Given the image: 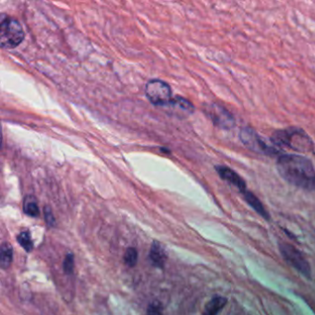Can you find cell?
<instances>
[{
	"mask_svg": "<svg viewBox=\"0 0 315 315\" xmlns=\"http://www.w3.org/2000/svg\"><path fill=\"white\" fill-rule=\"evenodd\" d=\"M277 170L281 177L298 188L315 190V170L310 159L297 155H283L277 160Z\"/></svg>",
	"mask_w": 315,
	"mask_h": 315,
	"instance_id": "6da1fadb",
	"label": "cell"
},
{
	"mask_svg": "<svg viewBox=\"0 0 315 315\" xmlns=\"http://www.w3.org/2000/svg\"><path fill=\"white\" fill-rule=\"evenodd\" d=\"M272 141L279 148H288L298 153H310L315 149V144L303 130L290 127L273 133Z\"/></svg>",
	"mask_w": 315,
	"mask_h": 315,
	"instance_id": "7a4b0ae2",
	"label": "cell"
},
{
	"mask_svg": "<svg viewBox=\"0 0 315 315\" xmlns=\"http://www.w3.org/2000/svg\"><path fill=\"white\" fill-rule=\"evenodd\" d=\"M24 33L17 20L2 16L0 23V44L6 49L17 47L23 41Z\"/></svg>",
	"mask_w": 315,
	"mask_h": 315,
	"instance_id": "3957f363",
	"label": "cell"
},
{
	"mask_svg": "<svg viewBox=\"0 0 315 315\" xmlns=\"http://www.w3.org/2000/svg\"><path fill=\"white\" fill-rule=\"evenodd\" d=\"M239 138L248 149L252 150L253 152L257 154L268 157L279 156L280 154L279 150L270 146L253 128L245 127L241 129L239 133Z\"/></svg>",
	"mask_w": 315,
	"mask_h": 315,
	"instance_id": "277c9868",
	"label": "cell"
},
{
	"mask_svg": "<svg viewBox=\"0 0 315 315\" xmlns=\"http://www.w3.org/2000/svg\"><path fill=\"white\" fill-rule=\"evenodd\" d=\"M145 95L152 104L158 106H169L173 100L171 88L160 79L148 81L145 86Z\"/></svg>",
	"mask_w": 315,
	"mask_h": 315,
	"instance_id": "5b68a950",
	"label": "cell"
},
{
	"mask_svg": "<svg viewBox=\"0 0 315 315\" xmlns=\"http://www.w3.org/2000/svg\"><path fill=\"white\" fill-rule=\"evenodd\" d=\"M279 250L283 258L288 263L293 266L297 271L302 274L307 278H311L312 276V269L308 263L305 257L302 254L296 249L295 247L286 242H282L279 244Z\"/></svg>",
	"mask_w": 315,
	"mask_h": 315,
	"instance_id": "8992f818",
	"label": "cell"
},
{
	"mask_svg": "<svg viewBox=\"0 0 315 315\" xmlns=\"http://www.w3.org/2000/svg\"><path fill=\"white\" fill-rule=\"evenodd\" d=\"M204 112L217 127L223 130H231L235 127L236 120L228 110L218 104L205 105Z\"/></svg>",
	"mask_w": 315,
	"mask_h": 315,
	"instance_id": "52a82bcc",
	"label": "cell"
},
{
	"mask_svg": "<svg viewBox=\"0 0 315 315\" xmlns=\"http://www.w3.org/2000/svg\"><path fill=\"white\" fill-rule=\"evenodd\" d=\"M216 170L223 180L235 186L240 191V193L246 191L245 180L233 169L227 166H217Z\"/></svg>",
	"mask_w": 315,
	"mask_h": 315,
	"instance_id": "ba28073f",
	"label": "cell"
},
{
	"mask_svg": "<svg viewBox=\"0 0 315 315\" xmlns=\"http://www.w3.org/2000/svg\"><path fill=\"white\" fill-rule=\"evenodd\" d=\"M150 259L158 267H163L166 263L167 259L166 249L158 240H155L151 246Z\"/></svg>",
	"mask_w": 315,
	"mask_h": 315,
	"instance_id": "9c48e42d",
	"label": "cell"
},
{
	"mask_svg": "<svg viewBox=\"0 0 315 315\" xmlns=\"http://www.w3.org/2000/svg\"><path fill=\"white\" fill-rule=\"evenodd\" d=\"M242 194H243V197L245 199V201L248 202V204L254 209L258 215H260L263 218L270 219V215L269 213L267 212V210L264 208V206L263 205V203L261 202V201L259 200V198L254 195V193L250 191H244L242 192Z\"/></svg>",
	"mask_w": 315,
	"mask_h": 315,
	"instance_id": "30bf717a",
	"label": "cell"
},
{
	"mask_svg": "<svg viewBox=\"0 0 315 315\" xmlns=\"http://www.w3.org/2000/svg\"><path fill=\"white\" fill-rule=\"evenodd\" d=\"M228 298L221 296H217L212 298L210 301L205 305L202 312V315H218L219 313L226 306Z\"/></svg>",
	"mask_w": 315,
	"mask_h": 315,
	"instance_id": "8fae6325",
	"label": "cell"
},
{
	"mask_svg": "<svg viewBox=\"0 0 315 315\" xmlns=\"http://www.w3.org/2000/svg\"><path fill=\"white\" fill-rule=\"evenodd\" d=\"M170 105L174 107V110L177 115H181L185 117L193 113V110H194L193 104L182 97H176L175 99L172 100Z\"/></svg>",
	"mask_w": 315,
	"mask_h": 315,
	"instance_id": "7c38bea8",
	"label": "cell"
},
{
	"mask_svg": "<svg viewBox=\"0 0 315 315\" xmlns=\"http://www.w3.org/2000/svg\"><path fill=\"white\" fill-rule=\"evenodd\" d=\"M13 249L9 242H4L0 249V264L2 269H8L12 263Z\"/></svg>",
	"mask_w": 315,
	"mask_h": 315,
	"instance_id": "4fadbf2b",
	"label": "cell"
},
{
	"mask_svg": "<svg viewBox=\"0 0 315 315\" xmlns=\"http://www.w3.org/2000/svg\"><path fill=\"white\" fill-rule=\"evenodd\" d=\"M23 210L26 215L32 217H39V208H38L37 202L35 201V198L32 196L27 197L26 199L24 200Z\"/></svg>",
	"mask_w": 315,
	"mask_h": 315,
	"instance_id": "5bb4252c",
	"label": "cell"
},
{
	"mask_svg": "<svg viewBox=\"0 0 315 315\" xmlns=\"http://www.w3.org/2000/svg\"><path fill=\"white\" fill-rule=\"evenodd\" d=\"M17 240L19 244L21 246L27 253L32 252L33 248H34V244H33L32 238H31V235L28 231L20 232L17 236Z\"/></svg>",
	"mask_w": 315,
	"mask_h": 315,
	"instance_id": "9a60e30c",
	"label": "cell"
},
{
	"mask_svg": "<svg viewBox=\"0 0 315 315\" xmlns=\"http://www.w3.org/2000/svg\"><path fill=\"white\" fill-rule=\"evenodd\" d=\"M124 260H125V263L130 266V267H133L136 265L137 261H138V252L135 248H129L126 253H125V256H124Z\"/></svg>",
	"mask_w": 315,
	"mask_h": 315,
	"instance_id": "2e32d148",
	"label": "cell"
},
{
	"mask_svg": "<svg viewBox=\"0 0 315 315\" xmlns=\"http://www.w3.org/2000/svg\"><path fill=\"white\" fill-rule=\"evenodd\" d=\"M73 269H74V256L73 254H67L63 263V270L67 275H71L73 273Z\"/></svg>",
	"mask_w": 315,
	"mask_h": 315,
	"instance_id": "e0dca14e",
	"label": "cell"
},
{
	"mask_svg": "<svg viewBox=\"0 0 315 315\" xmlns=\"http://www.w3.org/2000/svg\"><path fill=\"white\" fill-rule=\"evenodd\" d=\"M147 315H163V307L158 301L151 302L147 309Z\"/></svg>",
	"mask_w": 315,
	"mask_h": 315,
	"instance_id": "ac0fdd59",
	"label": "cell"
},
{
	"mask_svg": "<svg viewBox=\"0 0 315 315\" xmlns=\"http://www.w3.org/2000/svg\"><path fill=\"white\" fill-rule=\"evenodd\" d=\"M44 219L47 223L48 226L50 227H54L55 226V218H54V216H53L52 210L50 209L49 206H46L44 208Z\"/></svg>",
	"mask_w": 315,
	"mask_h": 315,
	"instance_id": "d6986e66",
	"label": "cell"
}]
</instances>
